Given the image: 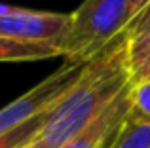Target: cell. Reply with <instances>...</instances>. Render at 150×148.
<instances>
[{
	"label": "cell",
	"instance_id": "1",
	"mask_svg": "<svg viewBox=\"0 0 150 148\" xmlns=\"http://www.w3.org/2000/svg\"><path fill=\"white\" fill-rule=\"evenodd\" d=\"M129 85L127 36L122 34L84 65L78 80L48 112L38 141L48 148H61L103 114Z\"/></svg>",
	"mask_w": 150,
	"mask_h": 148
},
{
	"label": "cell",
	"instance_id": "2",
	"mask_svg": "<svg viewBox=\"0 0 150 148\" xmlns=\"http://www.w3.org/2000/svg\"><path fill=\"white\" fill-rule=\"evenodd\" d=\"M72 15L63 57L72 63H88L103 53L133 19L131 0H84Z\"/></svg>",
	"mask_w": 150,
	"mask_h": 148
},
{
	"label": "cell",
	"instance_id": "3",
	"mask_svg": "<svg viewBox=\"0 0 150 148\" xmlns=\"http://www.w3.org/2000/svg\"><path fill=\"white\" fill-rule=\"evenodd\" d=\"M84 65L86 63L67 61L61 68L50 74L46 80L34 85L30 91L15 99L13 103L6 104L0 110V135H6L21 127L23 123L50 112L59 103V99L70 89V85L78 80Z\"/></svg>",
	"mask_w": 150,
	"mask_h": 148
},
{
	"label": "cell",
	"instance_id": "4",
	"mask_svg": "<svg viewBox=\"0 0 150 148\" xmlns=\"http://www.w3.org/2000/svg\"><path fill=\"white\" fill-rule=\"evenodd\" d=\"M72 15L57 11H38L27 8H11L0 17V36L30 44L53 46L63 53L69 40Z\"/></svg>",
	"mask_w": 150,
	"mask_h": 148
},
{
	"label": "cell",
	"instance_id": "5",
	"mask_svg": "<svg viewBox=\"0 0 150 148\" xmlns=\"http://www.w3.org/2000/svg\"><path fill=\"white\" fill-rule=\"evenodd\" d=\"M129 110H131V85L124 93H120L103 114H99L88 127H84L78 135L67 141L61 148H106Z\"/></svg>",
	"mask_w": 150,
	"mask_h": 148
},
{
	"label": "cell",
	"instance_id": "6",
	"mask_svg": "<svg viewBox=\"0 0 150 148\" xmlns=\"http://www.w3.org/2000/svg\"><path fill=\"white\" fill-rule=\"evenodd\" d=\"M106 148H150V120L129 110Z\"/></svg>",
	"mask_w": 150,
	"mask_h": 148
},
{
	"label": "cell",
	"instance_id": "7",
	"mask_svg": "<svg viewBox=\"0 0 150 148\" xmlns=\"http://www.w3.org/2000/svg\"><path fill=\"white\" fill-rule=\"evenodd\" d=\"M63 55L57 48L46 44H30V42L13 40L8 36H0V63L10 61H42Z\"/></svg>",
	"mask_w": 150,
	"mask_h": 148
},
{
	"label": "cell",
	"instance_id": "8",
	"mask_svg": "<svg viewBox=\"0 0 150 148\" xmlns=\"http://www.w3.org/2000/svg\"><path fill=\"white\" fill-rule=\"evenodd\" d=\"M127 65L131 85L150 82V29L127 38Z\"/></svg>",
	"mask_w": 150,
	"mask_h": 148
},
{
	"label": "cell",
	"instance_id": "9",
	"mask_svg": "<svg viewBox=\"0 0 150 148\" xmlns=\"http://www.w3.org/2000/svg\"><path fill=\"white\" fill-rule=\"evenodd\" d=\"M46 116H48V112L27 123H23L21 127L10 131V133L0 135V148H19L23 144H30L33 141H36L38 133H40L42 125L46 122Z\"/></svg>",
	"mask_w": 150,
	"mask_h": 148
},
{
	"label": "cell",
	"instance_id": "10",
	"mask_svg": "<svg viewBox=\"0 0 150 148\" xmlns=\"http://www.w3.org/2000/svg\"><path fill=\"white\" fill-rule=\"evenodd\" d=\"M131 112L150 120V82L131 85Z\"/></svg>",
	"mask_w": 150,
	"mask_h": 148
},
{
	"label": "cell",
	"instance_id": "11",
	"mask_svg": "<svg viewBox=\"0 0 150 148\" xmlns=\"http://www.w3.org/2000/svg\"><path fill=\"white\" fill-rule=\"evenodd\" d=\"M146 29H150V0L133 15V19L129 21V25L125 27L124 34L129 38V36H135V34H141Z\"/></svg>",
	"mask_w": 150,
	"mask_h": 148
},
{
	"label": "cell",
	"instance_id": "12",
	"mask_svg": "<svg viewBox=\"0 0 150 148\" xmlns=\"http://www.w3.org/2000/svg\"><path fill=\"white\" fill-rule=\"evenodd\" d=\"M148 0H131V6H133V15L137 13V11L141 10V8L144 6V4H146Z\"/></svg>",
	"mask_w": 150,
	"mask_h": 148
},
{
	"label": "cell",
	"instance_id": "13",
	"mask_svg": "<svg viewBox=\"0 0 150 148\" xmlns=\"http://www.w3.org/2000/svg\"><path fill=\"white\" fill-rule=\"evenodd\" d=\"M11 8H13V6H10V4H4V2H0V17H2V15H6L8 11L11 10Z\"/></svg>",
	"mask_w": 150,
	"mask_h": 148
},
{
	"label": "cell",
	"instance_id": "14",
	"mask_svg": "<svg viewBox=\"0 0 150 148\" xmlns=\"http://www.w3.org/2000/svg\"><path fill=\"white\" fill-rule=\"evenodd\" d=\"M29 148H48V146H44L40 141H38V137H36V141H34V142H33V144H30Z\"/></svg>",
	"mask_w": 150,
	"mask_h": 148
},
{
	"label": "cell",
	"instance_id": "15",
	"mask_svg": "<svg viewBox=\"0 0 150 148\" xmlns=\"http://www.w3.org/2000/svg\"><path fill=\"white\" fill-rule=\"evenodd\" d=\"M33 142H34V141H33ZM33 142H30V144H33ZM30 144H23V146H19V148H29Z\"/></svg>",
	"mask_w": 150,
	"mask_h": 148
}]
</instances>
